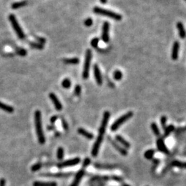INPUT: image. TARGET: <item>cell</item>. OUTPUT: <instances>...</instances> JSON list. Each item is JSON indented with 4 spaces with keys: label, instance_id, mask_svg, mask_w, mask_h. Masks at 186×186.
Segmentation results:
<instances>
[{
    "label": "cell",
    "instance_id": "obj_1",
    "mask_svg": "<svg viewBox=\"0 0 186 186\" xmlns=\"http://www.w3.org/2000/svg\"><path fill=\"white\" fill-rule=\"evenodd\" d=\"M34 118H35V126L38 141L40 144H44L46 141V139L44 134L43 126H42L41 113L39 110L35 111Z\"/></svg>",
    "mask_w": 186,
    "mask_h": 186
},
{
    "label": "cell",
    "instance_id": "obj_2",
    "mask_svg": "<svg viewBox=\"0 0 186 186\" xmlns=\"http://www.w3.org/2000/svg\"><path fill=\"white\" fill-rule=\"evenodd\" d=\"M93 11H94V13L97 14V15L106 16V17H110L111 19L116 20V21H120L122 19V17L119 14H117L111 11H108V10L102 9V8L99 7H94L93 9Z\"/></svg>",
    "mask_w": 186,
    "mask_h": 186
},
{
    "label": "cell",
    "instance_id": "obj_3",
    "mask_svg": "<svg viewBox=\"0 0 186 186\" xmlns=\"http://www.w3.org/2000/svg\"><path fill=\"white\" fill-rule=\"evenodd\" d=\"M132 116H133V112H131V111L128 112L126 114L122 115V116L119 117V119H117V120L112 123V126H111L110 127L111 130L113 131V132H114V131L118 130L119 127H120L123 123H124L126 121H128V119H130Z\"/></svg>",
    "mask_w": 186,
    "mask_h": 186
},
{
    "label": "cell",
    "instance_id": "obj_4",
    "mask_svg": "<svg viewBox=\"0 0 186 186\" xmlns=\"http://www.w3.org/2000/svg\"><path fill=\"white\" fill-rule=\"evenodd\" d=\"M91 60H92V51L88 49L87 50L86 52V58H85L84 70H83L82 76L84 79H87L89 76V70H90Z\"/></svg>",
    "mask_w": 186,
    "mask_h": 186
},
{
    "label": "cell",
    "instance_id": "obj_5",
    "mask_svg": "<svg viewBox=\"0 0 186 186\" xmlns=\"http://www.w3.org/2000/svg\"><path fill=\"white\" fill-rule=\"evenodd\" d=\"M9 20L11 21V23L12 24V26H13L14 30L15 31L16 34H17L18 37L20 38V39H24L25 37V35H24L23 30H22L21 26H19V23H18L17 19H16V17L14 15H9Z\"/></svg>",
    "mask_w": 186,
    "mask_h": 186
},
{
    "label": "cell",
    "instance_id": "obj_6",
    "mask_svg": "<svg viewBox=\"0 0 186 186\" xmlns=\"http://www.w3.org/2000/svg\"><path fill=\"white\" fill-rule=\"evenodd\" d=\"M110 114L108 111H106V112L104 113V116H103L102 123H101L99 130V135H100V136L104 137L105 132H106V127L108 124V121H109V119H110Z\"/></svg>",
    "mask_w": 186,
    "mask_h": 186
},
{
    "label": "cell",
    "instance_id": "obj_7",
    "mask_svg": "<svg viewBox=\"0 0 186 186\" xmlns=\"http://www.w3.org/2000/svg\"><path fill=\"white\" fill-rule=\"evenodd\" d=\"M81 159L78 157L74 159H69V160H66L65 161H63V162L59 163L57 164V167L59 169L64 168V167H71V166H74V165H77L79 163H80Z\"/></svg>",
    "mask_w": 186,
    "mask_h": 186
},
{
    "label": "cell",
    "instance_id": "obj_8",
    "mask_svg": "<svg viewBox=\"0 0 186 186\" xmlns=\"http://www.w3.org/2000/svg\"><path fill=\"white\" fill-rule=\"evenodd\" d=\"M109 29H110V24L108 22H104V25L102 27V40L106 43H108L109 41Z\"/></svg>",
    "mask_w": 186,
    "mask_h": 186
},
{
    "label": "cell",
    "instance_id": "obj_9",
    "mask_svg": "<svg viewBox=\"0 0 186 186\" xmlns=\"http://www.w3.org/2000/svg\"><path fill=\"white\" fill-rule=\"evenodd\" d=\"M157 147L159 151L161 152L166 154V155L170 153L169 150L167 149L166 145H165L164 141H163L162 139L160 138L157 140Z\"/></svg>",
    "mask_w": 186,
    "mask_h": 186
},
{
    "label": "cell",
    "instance_id": "obj_10",
    "mask_svg": "<svg viewBox=\"0 0 186 186\" xmlns=\"http://www.w3.org/2000/svg\"><path fill=\"white\" fill-rule=\"evenodd\" d=\"M84 175H85V171L84 170H81L79 171L76 174L73 181H72V183H71L70 186H79V184L80 183V182L81 181H82V178L84 177Z\"/></svg>",
    "mask_w": 186,
    "mask_h": 186
},
{
    "label": "cell",
    "instance_id": "obj_11",
    "mask_svg": "<svg viewBox=\"0 0 186 186\" xmlns=\"http://www.w3.org/2000/svg\"><path fill=\"white\" fill-rule=\"evenodd\" d=\"M94 77H95V80L97 83V84L99 85V86H102L103 84V79L102 74H101L99 68V66L97 65L94 66Z\"/></svg>",
    "mask_w": 186,
    "mask_h": 186
},
{
    "label": "cell",
    "instance_id": "obj_12",
    "mask_svg": "<svg viewBox=\"0 0 186 186\" xmlns=\"http://www.w3.org/2000/svg\"><path fill=\"white\" fill-rule=\"evenodd\" d=\"M49 97L51 101L53 103L54 107H55L56 110H61L62 109V105L61 104V102L59 100V99L57 98V97L55 95V94L54 93H50L49 94Z\"/></svg>",
    "mask_w": 186,
    "mask_h": 186
},
{
    "label": "cell",
    "instance_id": "obj_13",
    "mask_svg": "<svg viewBox=\"0 0 186 186\" xmlns=\"http://www.w3.org/2000/svg\"><path fill=\"white\" fill-rule=\"evenodd\" d=\"M180 48V44L178 41H175L173 44L172 50V58L173 60H177L179 57V51Z\"/></svg>",
    "mask_w": 186,
    "mask_h": 186
},
{
    "label": "cell",
    "instance_id": "obj_14",
    "mask_svg": "<svg viewBox=\"0 0 186 186\" xmlns=\"http://www.w3.org/2000/svg\"><path fill=\"white\" fill-rule=\"evenodd\" d=\"M109 141H110V142L112 143V145H113V146L117 149V150H118L119 152L121 154V155H123V156H126V155H128V152H127L126 150H125L124 148H123V147L119 146V145L117 144L114 141H113L112 139L110 138V137H109Z\"/></svg>",
    "mask_w": 186,
    "mask_h": 186
},
{
    "label": "cell",
    "instance_id": "obj_15",
    "mask_svg": "<svg viewBox=\"0 0 186 186\" xmlns=\"http://www.w3.org/2000/svg\"><path fill=\"white\" fill-rule=\"evenodd\" d=\"M177 29L178 31H179V34L180 37L182 38V39H184V38L186 37V31L185 28H184L183 24L181 23V22H178L177 24Z\"/></svg>",
    "mask_w": 186,
    "mask_h": 186
},
{
    "label": "cell",
    "instance_id": "obj_16",
    "mask_svg": "<svg viewBox=\"0 0 186 186\" xmlns=\"http://www.w3.org/2000/svg\"><path fill=\"white\" fill-rule=\"evenodd\" d=\"M78 133L82 136H84V137H86V139H92L94 138V135H93L92 133H91L88 131H87L85 130V129L82 128H79L78 129Z\"/></svg>",
    "mask_w": 186,
    "mask_h": 186
},
{
    "label": "cell",
    "instance_id": "obj_17",
    "mask_svg": "<svg viewBox=\"0 0 186 186\" xmlns=\"http://www.w3.org/2000/svg\"><path fill=\"white\" fill-rule=\"evenodd\" d=\"M33 186H57L56 182H44V181H35Z\"/></svg>",
    "mask_w": 186,
    "mask_h": 186
},
{
    "label": "cell",
    "instance_id": "obj_18",
    "mask_svg": "<svg viewBox=\"0 0 186 186\" xmlns=\"http://www.w3.org/2000/svg\"><path fill=\"white\" fill-rule=\"evenodd\" d=\"M0 109L8 113H13L14 112V110H15V109H14V108H13L11 106L6 104L4 103L1 102H0Z\"/></svg>",
    "mask_w": 186,
    "mask_h": 186
},
{
    "label": "cell",
    "instance_id": "obj_19",
    "mask_svg": "<svg viewBox=\"0 0 186 186\" xmlns=\"http://www.w3.org/2000/svg\"><path fill=\"white\" fill-rule=\"evenodd\" d=\"M115 139H116V140L118 141L119 143H120L124 147H126V148H130V143H129L126 139H124V138H123L122 137L120 136V135H117V136L115 137Z\"/></svg>",
    "mask_w": 186,
    "mask_h": 186
},
{
    "label": "cell",
    "instance_id": "obj_20",
    "mask_svg": "<svg viewBox=\"0 0 186 186\" xmlns=\"http://www.w3.org/2000/svg\"><path fill=\"white\" fill-rule=\"evenodd\" d=\"M151 128H152V130L153 131L154 134H155V136L157 137H159L160 136V130H159V128L158 126H157V124L156 123L153 122L151 123Z\"/></svg>",
    "mask_w": 186,
    "mask_h": 186
},
{
    "label": "cell",
    "instance_id": "obj_21",
    "mask_svg": "<svg viewBox=\"0 0 186 186\" xmlns=\"http://www.w3.org/2000/svg\"><path fill=\"white\" fill-rule=\"evenodd\" d=\"M27 4L28 2L26 1H19V2L14 3L12 4V9H19V8L25 6L27 5Z\"/></svg>",
    "mask_w": 186,
    "mask_h": 186
},
{
    "label": "cell",
    "instance_id": "obj_22",
    "mask_svg": "<svg viewBox=\"0 0 186 186\" xmlns=\"http://www.w3.org/2000/svg\"><path fill=\"white\" fill-rule=\"evenodd\" d=\"M155 153V150H147L144 153L145 158L147 159H149V160H150V159L153 158Z\"/></svg>",
    "mask_w": 186,
    "mask_h": 186
},
{
    "label": "cell",
    "instance_id": "obj_23",
    "mask_svg": "<svg viewBox=\"0 0 186 186\" xmlns=\"http://www.w3.org/2000/svg\"><path fill=\"white\" fill-rule=\"evenodd\" d=\"M172 165L174 166L179 167V168L186 169V162H181L179 161H174L172 162Z\"/></svg>",
    "mask_w": 186,
    "mask_h": 186
},
{
    "label": "cell",
    "instance_id": "obj_24",
    "mask_svg": "<svg viewBox=\"0 0 186 186\" xmlns=\"http://www.w3.org/2000/svg\"><path fill=\"white\" fill-rule=\"evenodd\" d=\"M174 130H175V126L173 125H170V126L166 127L164 130V137H167V136H169L170 133L173 132Z\"/></svg>",
    "mask_w": 186,
    "mask_h": 186
},
{
    "label": "cell",
    "instance_id": "obj_25",
    "mask_svg": "<svg viewBox=\"0 0 186 186\" xmlns=\"http://www.w3.org/2000/svg\"><path fill=\"white\" fill-rule=\"evenodd\" d=\"M57 157L59 160H62L64 157V150L63 147H59L57 151Z\"/></svg>",
    "mask_w": 186,
    "mask_h": 186
},
{
    "label": "cell",
    "instance_id": "obj_26",
    "mask_svg": "<svg viewBox=\"0 0 186 186\" xmlns=\"http://www.w3.org/2000/svg\"><path fill=\"white\" fill-rule=\"evenodd\" d=\"M79 62V60L78 58H70L64 59V63L67 64H78Z\"/></svg>",
    "mask_w": 186,
    "mask_h": 186
},
{
    "label": "cell",
    "instance_id": "obj_27",
    "mask_svg": "<svg viewBox=\"0 0 186 186\" xmlns=\"http://www.w3.org/2000/svg\"><path fill=\"white\" fill-rule=\"evenodd\" d=\"M71 174L70 173H57L55 175L54 174H46V176H49V177H68Z\"/></svg>",
    "mask_w": 186,
    "mask_h": 186
},
{
    "label": "cell",
    "instance_id": "obj_28",
    "mask_svg": "<svg viewBox=\"0 0 186 186\" xmlns=\"http://www.w3.org/2000/svg\"><path fill=\"white\" fill-rule=\"evenodd\" d=\"M62 85L64 88L68 89L70 88V86H71V82H70V80L69 79L66 78L65 79H64L63 81H62Z\"/></svg>",
    "mask_w": 186,
    "mask_h": 186
},
{
    "label": "cell",
    "instance_id": "obj_29",
    "mask_svg": "<svg viewBox=\"0 0 186 186\" xmlns=\"http://www.w3.org/2000/svg\"><path fill=\"white\" fill-rule=\"evenodd\" d=\"M113 77H114V79L117 81H120L122 79L123 74L120 70H115L113 73Z\"/></svg>",
    "mask_w": 186,
    "mask_h": 186
},
{
    "label": "cell",
    "instance_id": "obj_30",
    "mask_svg": "<svg viewBox=\"0 0 186 186\" xmlns=\"http://www.w3.org/2000/svg\"><path fill=\"white\" fill-rule=\"evenodd\" d=\"M42 167V164L41 163H37L33 165H32L31 167V171L32 172H36L39 170Z\"/></svg>",
    "mask_w": 186,
    "mask_h": 186
},
{
    "label": "cell",
    "instance_id": "obj_31",
    "mask_svg": "<svg viewBox=\"0 0 186 186\" xmlns=\"http://www.w3.org/2000/svg\"><path fill=\"white\" fill-rule=\"evenodd\" d=\"M166 122H167V118L165 116H162L161 118V126L163 129L166 128Z\"/></svg>",
    "mask_w": 186,
    "mask_h": 186
},
{
    "label": "cell",
    "instance_id": "obj_32",
    "mask_svg": "<svg viewBox=\"0 0 186 186\" xmlns=\"http://www.w3.org/2000/svg\"><path fill=\"white\" fill-rule=\"evenodd\" d=\"M99 41V38H97V37L94 38V39H92V41H91V42H90L91 46H92V47L94 48H97Z\"/></svg>",
    "mask_w": 186,
    "mask_h": 186
},
{
    "label": "cell",
    "instance_id": "obj_33",
    "mask_svg": "<svg viewBox=\"0 0 186 186\" xmlns=\"http://www.w3.org/2000/svg\"><path fill=\"white\" fill-rule=\"evenodd\" d=\"M81 92H82V87H81L79 85H77L75 88H74V94L77 96H79L81 94Z\"/></svg>",
    "mask_w": 186,
    "mask_h": 186
},
{
    "label": "cell",
    "instance_id": "obj_34",
    "mask_svg": "<svg viewBox=\"0 0 186 186\" xmlns=\"http://www.w3.org/2000/svg\"><path fill=\"white\" fill-rule=\"evenodd\" d=\"M30 46L33 48H37V49H42L44 46L41 44H36V43H30Z\"/></svg>",
    "mask_w": 186,
    "mask_h": 186
},
{
    "label": "cell",
    "instance_id": "obj_35",
    "mask_svg": "<svg viewBox=\"0 0 186 186\" xmlns=\"http://www.w3.org/2000/svg\"><path fill=\"white\" fill-rule=\"evenodd\" d=\"M16 52H17V53L20 56H25L26 53H27V52H26V50L23 49V48H17Z\"/></svg>",
    "mask_w": 186,
    "mask_h": 186
},
{
    "label": "cell",
    "instance_id": "obj_36",
    "mask_svg": "<svg viewBox=\"0 0 186 186\" xmlns=\"http://www.w3.org/2000/svg\"><path fill=\"white\" fill-rule=\"evenodd\" d=\"M84 24L87 27H90V26L92 25V19L91 18H88V19L85 20Z\"/></svg>",
    "mask_w": 186,
    "mask_h": 186
},
{
    "label": "cell",
    "instance_id": "obj_37",
    "mask_svg": "<svg viewBox=\"0 0 186 186\" xmlns=\"http://www.w3.org/2000/svg\"><path fill=\"white\" fill-rule=\"evenodd\" d=\"M62 127H63V128L66 131H67L68 130V124L64 119H62Z\"/></svg>",
    "mask_w": 186,
    "mask_h": 186
},
{
    "label": "cell",
    "instance_id": "obj_38",
    "mask_svg": "<svg viewBox=\"0 0 186 186\" xmlns=\"http://www.w3.org/2000/svg\"><path fill=\"white\" fill-rule=\"evenodd\" d=\"M90 162L91 161L90 160V159H88V158L85 159L84 162H83V167H87L89 164H90Z\"/></svg>",
    "mask_w": 186,
    "mask_h": 186
},
{
    "label": "cell",
    "instance_id": "obj_39",
    "mask_svg": "<svg viewBox=\"0 0 186 186\" xmlns=\"http://www.w3.org/2000/svg\"><path fill=\"white\" fill-rule=\"evenodd\" d=\"M57 119H58L57 116H53V117H52L51 119H50V122H51L52 123H55V121H56L57 120Z\"/></svg>",
    "mask_w": 186,
    "mask_h": 186
},
{
    "label": "cell",
    "instance_id": "obj_40",
    "mask_svg": "<svg viewBox=\"0 0 186 186\" xmlns=\"http://www.w3.org/2000/svg\"><path fill=\"white\" fill-rule=\"evenodd\" d=\"M37 39H38V41L40 42V44H42V45H43L44 43H46V39H44V38L40 37V38H38Z\"/></svg>",
    "mask_w": 186,
    "mask_h": 186
},
{
    "label": "cell",
    "instance_id": "obj_41",
    "mask_svg": "<svg viewBox=\"0 0 186 186\" xmlns=\"http://www.w3.org/2000/svg\"><path fill=\"white\" fill-rule=\"evenodd\" d=\"M0 186H6L5 179H1V180H0Z\"/></svg>",
    "mask_w": 186,
    "mask_h": 186
},
{
    "label": "cell",
    "instance_id": "obj_42",
    "mask_svg": "<svg viewBox=\"0 0 186 186\" xmlns=\"http://www.w3.org/2000/svg\"><path fill=\"white\" fill-rule=\"evenodd\" d=\"M100 1H101V3H102V4H106V1H107V0H100Z\"/></svg>",
    "mask_w": 186,
    "mask_h": 186
},
{
    "label": "cell",
    "instance_id": "obj_43",
    "mask_svg": "<svg viewBox=\"0 0 186 186\" xmlns=\"http://www.w3.org/2000/svg\"><path fill=\"white\" fill-rule=\"evenodd\" d=\"M121 186H130V185H128V184H125V183H124V184H123V185H121Z\"/></svg>",
    "mask_w": 186,
    "mask_h": 186
},
{
    "label": "cell",
    "instance_id": "obj_44",
    "mask_svg": "<svg viewBox=\"0 0 186 186\" xmlns=\"http://www.w3.org/2000/svg\"><path fill=\"white\" fill-rule=\"evenodd\" d=\"M185 1H186V0H185Z\"/></svg>",
    "mask_w": 186,
    "mask_h": 186
}]
</instances>
